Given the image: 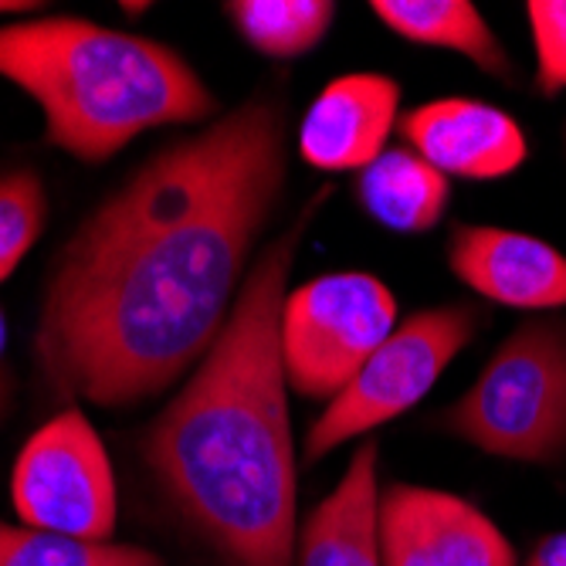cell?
Masks as SVG:
<instances>
[{"mask_svg": "<svg viewBox=\"0 0 566 566\" xmlns=\"http://www.w3.org/2000/svg\"><path fill=\"white\" fill-rule=\"evenodd\" d=\"M285 157L272 98L153 153L59 254L34 336L44 377L88 403L126 407L197 367L248 279Z\"/></svg>", "mask_w": 566, "mask_h": 566, "instance_id": "obj_1", "label": "cell"}, {"mask_svg": "<svg viewBox=\"0 0 566 566\" xmlns=\"http://www.w3.org/2000/svg\"><path fill=\"white\" fill-rule=\"evenodd\" d=\"M313 208L259 254L221 336L143 438L174 509L231 566H295L298 469L279 319Z\"/></svg>", "mask_w": 566, "mask_h": 566, "instance_id": "obj_2", "label": "cell"}, {"mask_svg": "<svg viewBox=\"0 0 566 566\" xmlns=\"http://www.w3.org/2000/svg\"><path fill=\"white\" fill-rule=\"evenodd\" d=\"M0 78L28 92L48 139L85 164L116 157L149 129L214 113V95L174 48L82 18L0 28Z\"/></svg>", "mask_w": 566, "mask_h": 566, "instance_id": "obj_3", "label": "cell"}, {"mask_svg": "<svg viewBox=\"0 0 566 566\" xmlns=\"http://www.w3.org/2000/svg\"><path fill=\"white\" fill-rule=\"evenodd\" d=\"M441 424L465 444L526 465L566 461V323L512 329Z\"/></svg>", "mask_w": 566, "mask_h": 566, "instance_id": "obj_4", "label": "cell"}, {"mask_svg": "<svg viewBox=\"0 0 566 566\" xmlns=\"http://www.w3.org/2000/svg\"><path fill=\"white\" fill-rule=\"evenodd\" d=\"M482 323V313L469 302L431 305L397 323L364 370L336 400L326 403L308 428L305 461H319L329 451L407 415L438 384L451 359L479 336Z\"/></svg>", "mask_w": 566, "mask_h": 566, "instance_id": "obj_5", "label": "cell"}, {"mask_svg": "<svg viewBox=\"0 0 566 566\" xmlns=\"http://www.w3.org/2000/svg\"><path fill=\"white\" fill-rule=\"evenodd\" d=\"M397 326L394 292L367 272H333L285 295L282 370L295 394L336 400Z\"/></svg>", "mask_w": 566, "mask_h": 566, "instance_id": "obj_6", "label": "cell"}, {"mask_svg": "<svg viewBox=\"0 0 566 566\" xmlns=\"http://www.w3.org/2000/svg\"><path fill=\"white\" fill-rule=\"evenodd\" d=\"M11 499L24 526L85 543H113L119 520L113 461L78 407L28 438L14 461Z\"/></svg>", "mask_w": 566, "mask_h": 566, "instance_id": "obj_7", "label": "cell"}, {"mask_svg": "<svg viewBox=\"0 0 566 566\" xmlns=\"http://www.w3.org/2000/svg\"><path fill=\"white\" fill-rule=\"evenodd\" d=\"M384 566H520L492 516L444 489L394 482L380 492Z\"/></svg>", "mask_w": 566, "mask_h": 566, "instance_id": "obj_8", "label": "cell"}, {"mask_svg": "<svg viewBox=\"0 0 566 566\" xmlns=\"http://www.w3.org/2000/svg\"><path fill=\"white\" fill-rule=\"evenodd\" d=\"M400 139L448 180H502L516 174L530 143L516 116L479 98H431L397 123Z\"/></svg>", "mask_w": 566, "mask_h": 566, "instance_id": "obj_9", "label": "cell"}, {"mask_svg": "<svg viewBox=\"0 0 566 566\" xmlns=\"http://www.w3.org/2000/svg\"><path fill=\"white\" fill-rule=\"evenodd\" d=\"M448 269L485 302L523 313L566 308V254L536 234L458 224L448 234Z\"/></svg>", "mask_w": 566, "mask_h": 566, "instance_id": "obj_10", "label": "cell"}, {"mask_svg": "<svg viewBox=\"0 0 566 566\" xmlns=\"http://www.w3.org/2000/svg\"><path fill=\"white\" fill-rule=\"evenodd\" d=\"M400 123V85L380 72L333 78L305 109L298 157L323 174H364Z\"/></svg>", "mask_w": 566, "mask_h": 566, "instance_id": "obj_11", "label": "cell"}, {"mask_svg": "<svg viewBox=\"0 0 566 566\" xmlns=\"http://www.w3.org/2000/svg\"><path fill=\"white\" fill-rule=\"evenodd\" d=\"M380 448L364 441L336 489L308 512L295 536V566H384L380 546Z\"/></svg>", "mask_w": 566, "mask_h": 566, "instance_id": "obj_12", "label": "cell"}, {"mask_svg": "<svg viewBox=\"0 0 566 566\" xmlns=\"http://www.w3.org/2000/svg\"><path fill=\"white\" fill-rule=\"evenodd\" d=\"M356 197L377 224L397 234H424L441 224L451 180L410 146H387L356 180Z\"/></svg>", "mask_w": 566, "mask_h": 566, "instance_id": "obj_13", "label": "cell"}, {"mask_svg": "<svg viewBox=\"0 0 566 566\" xmlns=\"http://www.w3.org/2000/svg\"><path fill=\"white\" fill-rule=\"evenodd\" d=\"M370 11L410 44L454 51L495 78L512 75L505 48L469 0H374Z\"/></svg>", "mask_w": 566, "mask_h": 566, "instance_id": "obj_14", "label": "cell"}, {"mask_svg": "<svg viewBox=\"0 0 566 566\" xmlns=\"http://www.w3.org/2000/svg\"><path fill=\"white\" fill-rule=\"evenodd\" d=\"M224 11L234 31L269 59H298L313 51L336 18L329 0H231Z\"/></svg>", "mask_w": 566, "mask_h": 566, "instance_id": "obj_15", "label": "cell"}, {"mask_svg": "<svg viewBox=\"0 0 566 566\" xmlns=\"http://www.w3.org/2000/svg\"><path fill=\"white\" fill-rule=\"evenodd\" d=\"M0 566H164V559L133 543H85L0 523Z\"/></svg>", "mask_w": 566, "mask_h": 566, "instance_id": "obj_16", "label": "cell"}, {"mask_svg": "<svg viewBox=\"0 0 566 566\" xmlns=\"http://www.w3.org/2000/svg\"><path fill=\"white\" fill-rule=\"evenodd\" d=\"M48 200L34 170H14L0 177V282L24 262V254L41 238Z\"/></svg>", "mask_w": 566, "mask_h": 566, "instance_id": "obj_17", "label": "cell"}, {"mask_svg": "<svg viewBox=\"0 0 566 566\" xmlns=\"http://www.w3.org/2000/svg\"><path fill=\"white\" fill-rule=\"evenodd\" d=\"M526 18L536 51V85L553 98L566 88V0H530Z\"/></svg>", "mask_w": 566, "mask_h": 566, "instance_id": "obj_18", "label": "cell"}, {"mask_svg": "<svg viewBox=\"0 0 566 566\" xmlns=\"http://www.w3.org/2000/svg\"><path fill=\"white\" fill-rule=\"evenodd\" d=\"M523 566H566V530L563 533H549L543 536L533 553L526 556Z\"/></svg>", "mask_w": 566, "mask_h": 566, "instance_id": "obj_19", "label": "cell"}, {"mask_svg": "<svg viewBox=\"0 0 566 566\" xmlns=\"http://www.w3.org/2000/svg\"><path fill=\"white\" fill-rule=\"evenodd\" d=\"M41 4H21V0H0V14H21V11H38Z\"/></svg>", "mask_w": 566, "mask_h": 566, "instance_id": "obj_20", "label": "cell"}, {"mask_svg": "<svg viewBox=\"0 0 566 566\" xmlns=\"http://www.w3.org/2000/svg\"><path fill=\"white\" fill-rule=\"evenodd\" d=\"M4 343H8V323H4V313H0V353H4Z\"/></svg>", "mask_w": 566, "mask_h": 566, "instance_id": "obj_21", "label": "cell"}]
</instances>
